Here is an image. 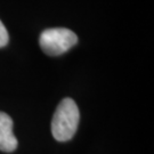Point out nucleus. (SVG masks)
<instances>
[{
  "mask_svg": "<svg viewBox=\"0 0 154 154\" xmlns=\"http://www.w3.org/2000/svg\"><path fill=\"white\" fill-rule=\"evenodd\" d=\"M13 120L5 112L0 111V151L11 153L17 149L16 137L13 132Z\"/></svg>",
  "mask_w": 154,
  "mask_h": 154,
  "instance_id": "nucleus-3",
  "label": "nucleus"
},
{
  "mask_svg": "<svg viewBox=\"0 0 154 154\" xmlns=\"http://www.w3.org/2000/svg\"><path fill=\"white\" fill-rule=\"evenodd\" d=\"M77 34L65 28H53L42 31L39 38V45L45 54L58 56L75 46Z\"/></svg>",
  "mask_w": 154,
  "mask_h": 154,
  "instance_id": "nucleus-2",
  "label": "nucleus"
},
{
  "mask_svg": "<svg viewBox=\"0 0 154 154\" xmlns=\"http://www.w3.org/2000/svg\"><path fill=\"white\" fill-rule=\"evenodd\" d=\"M8 41H9V35L7 32V29L4 25V23L0 21V48L5 47L8 44Z\"/></svg>",
  "mask_w": 154,
  "mask_h": 154,
  "instance_id": "nucleus-4",
  "label": "nucleus"
},
{
  "mask_svg": "<svg viewBox=\"0 0 154 154\" xmlns=\"http://www.w3.org/2000/svg\"><path fill=\"white\" fill-rule=\"evenodd\" d=\"M80 112L77 103L70 97L62 99L51 120V134L56 140L67 142L77 132Z\"/></svg>",
  "mask_w": 154,
  "mask_h": 154,
  "instance_id": "nucleus-1",
  "label": "nucleus"
}]
</instances>
